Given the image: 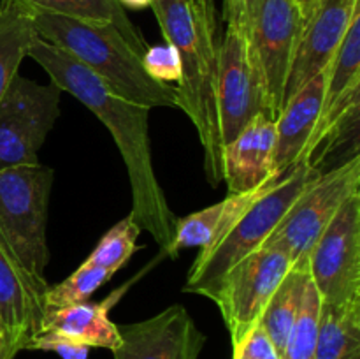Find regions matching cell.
I'll return each instance as SVG.
<instances>
[{
  "label": "cell",
  "instance_id": "cell-1",
  "mask_svg": "<svg viewBox=\"0 0 360 359\" xmlns=\"http://www.w3.org/2000/svg\"><path fill=\"white\" fill-rule=\"evenodd\" d=\"M49 80L90 109L111 132L129 172L132 189L130 218L141 231L167 250L174 236L178 217L172 213L164 189L155 175L150 143V108L120 97L88 67L74 56L37 35L28 49Z\"/></svg>",
  "mask_w": 360,
  "mask_h": 359
},
{
  "label": "cell",
  "instance_id": "cell-2",
  "mask_svg": "<svg viewBox=\"0 0 360 359\" xmlns=\"http://www.w3.org/2000/svg\"><path fill=\"white\" fill-rule=\"evenodd\" d=\"M165 42L181 60V80L176 84V108L181 109L199 134L207 182H224L221 139L218 125V67L220 23L214 0H151Z\"/></svg>",
  "mask_w": 360,
  "mask_h": 359
},
{
  "label": "cell",
  "instance_id": "cell-3",
  "mask_svg": "<svg viewBox=\"0 0 360 359\" xmlns=\"http://www.w3.org/2000/svg\"><path fill=\"white\" fill-rule=\"evenodd\" d=\"M32 16L39 37L74 56L120 97L150 109L176 108V87L148 76L116 27L39 9H32Z\"/></svg>",
  "mask_w": 360,
  "mask_h": 359
},
{
  "label": "cell",
  "instance_id": "cell-4",
  "mask_svg": "<svg viewBox=\"0 0 360 359\" xmlns=\"http://www.w3.org/2000/svg\"><path fill=\"white\" fill-rule=\"evenodd\" d=\"M320 175L319 165L302 158L287 175L274 180L220 241L200 250L186 275L185 292L213 299L225 275L267 241L295 199Z\"/></svg>",
  "mask_w": 360,
  "mask_h": 359
},
{
  "label": "cell",
  "instance_id": "cell-5",
  "mask_svg": "<svg viewBox=\"0 0 360 359\" xmlns=\"http://www.w3.org/2000/svg\"><path fill=\"white\" fill-rule=\"evenodd\" d=\"M224 20L241 27L276 122L306 16L295 0H225Z\"/></svg>",
  "mask_w": 360,
  "mask_h": 359
},
{
  "label": "cell",
  "instance_id": "cell-6",
  "mask_svg": "<svg viewBox=\"0 0 360 359\" xmlns=\"http://www.w3.org/2000/svg\"><path fill=\"white\" fill-rule=\"evenodd\" d=\"M53 176V169L41 162L0 169V234L42 291L49 285L46 229Z\"/></svg>",
  "mask_w": 360,
  "mask_h": 359
},
{
  "label": "cell",
  "instance_id": "cell-7",
  "mask_svg": "<svg viewBox=\"0 0 360 359\" xmlns=\"http://www.w3.org/2000/svg\"><path fill=\"white\" fill-rule=\"evenodd\" d=\"M360 192V157L354 153L345 164L322 172L285 213L262 246L287 253L294 267L308 266L313 246L345 201Z\"/></svg>",
  "mask_w": 360,
  "mask_h": 359
},
{
  "label": "cell",
  "instance_id": "cell-8",
  "mask_svg": "<svg viewBox=\"0 0 360 359\" xmlns=\"http://www.w3.org/2000/svg\"><path fill=\"white\" fill-rule=\"evenodd\" d=\"M62 88L18 74L0 101V169L39 164V151L60 116Z\"/></svg>",
  "mask_w": 360,
  "mask_h": 359
},
{
  "label": "cell",
  "instance_id": "cell-9",
  "mask_svg": "<svg viewBox=\"0 0 360 359\" xmlns=\"http://www.w3.org/2000/svg\"><path fill=\"white\" fill-rule=\"evenodd\" d=\"M292 267L294 264L287 253L271 246H260L225 275L211 301L217 303L224 317L232 347L259 324L271 296Z\"/></svg>",
  "mask_w": 360,
  "mask_h": 359
},
{
  "label": "cell",
  "instance_id": "cell-10",
  "mask_svg": "<svg viewBox=\"0 0 360 359\" xmlns=\"http://www.w3.org/2000/svg\"><path fill=\"white\" fill-rule=\"evenodd\" d=\"M308 273L322 303L360 301V192L345 201L313 246Z\"/></svg>",
  "mask_w": 360,
  "mask_h": 359
},
{
  "label": "cell",
  "instance_id": "cell-11",
  "mask_svg": "<svg viewBox=\"0 0 360 359\" xmlns=\"http://www.w3.org/2000/svg\"><path fill=\"white\" fill-rule=\"evenodd\" d=\"M225 25L224 39L220 41L217 92L221 150L255 116L267 115L273 118L262 77L241 27L232 20H225Z\"/></svg>",
  "mask_w": 360,
  "mask_h": 359
},
{
  "label": "cell",
  "instance_id": "cell-12",
  "mask_svg": "<svg viewBox=\"0 0 360 359\" xmlns=\"http://www.w3.org/2000/svg\"><path fill=\"white\" fill-rule=\"evenodd\" d=\"M115 359H199L207 338L188 310L171 305L150 319L118 326Z\"/></svg>",
  "mask_w": 360,
  "mask_h": 359
},
{
  "label": "cell",
  "instance_id": "cell-13",
  "mask_svg": "<svg viewBox=\"0 0 360 359\" xmlns=\"http://www.w3.org/2000/svg\"><path fill=\"white\" fill-rule=\"evenodd\" d=\"M359 11L360 0H319L302 27L285 88V102L329 67Z\"/></svg>",
  "mask_w": 360,
  "mask_h": 359
},
{
  "label": "cell",
  "instance_id": "cell-14",
  "mask_svg": "<svg viewBox=\"0 0 360 359\" xmlns=\"http://www.w3.org/2000/svg\"><path fill=\"white\" fill-rule=\"evenodd\" d=\"M327 69L302 84L278 115L273 165L278 178L287 175L299 160L309 158L313 139L326 106Z\"/></svg>",
  "mask_w": 360,
  "mask_h": 359
},
{
  "label": "cell",
  "instance_id": "cell-15",
  "mask_svg": "<svg viewBox=\"0 0 360 359\" xmlns=\"http://www.w3.org/2000/svg\"><path fill=\"white\" fill-rule=\"evenodd\" d=\"M276 125L267 115H259L221 150V171L229 194H241L266 187L278 180L273 165Z\"/></svg>",
  "mask_w": 360,
  "mask_h": 359
},
{
  "label": "cell",
  "instance_id": "cell-16",
  "mask_svg": "<svg viewBox=\"0 0 360 359\" xmlns=\"http://www.w3.org/2000/svg\"><path fill=\"white\" fill-rule=\"evenodd\" d=\"M42 291L0 234V317L20 351L27 348L42 319Z\"/></svg>",
  "mask_w": 360,
  "mask_h": 359
},
{
  "label": "cell",
  "instance_id": "cell-17",
  "mask_svg": "<svg viewBox=\"0 0 360 359\" xmlns=\"http://www.w3.org/2000/svg\"><path fill=\"white\" fill-rule=\"evenodd\" d=\"M271 183L257 190H250V192L229 194L220 203L211 204V206L193 211V213L186 215V217L178 218L174 236H172V241L169 248L165 250V253L176 257L185 248L206 250L213 246L214 243L220 241L227 234L229 229L262 196L264 190Z\"/></svg>",
  "mask_w": 360,
  "mask_h": 359
},
{
  "label": "cell",
  "instance_id": "cell-18",
  "mask_svg": "<svg viewBox=\"0 0 360 359\" xmlns=\"http://www.w3.org/2000/svg\"><path fill=\"white\" fill-rule=\"evenodd\" d=\"M120 292L122 291H116L112 298L101 303L84 301L63 308L46 310L37 333H53L90 348L98 347L115 351L120 345V331L118 326L109 319V310Z\"/></svg>",
  "mask_w": 360,
  "mask_h": 359
},
{
  "label": "cell",
  "instance_id": "cell-19",
  "mask_svg": "<svg viewBox=\"0 0 360 359\" xmlns=\"http://www.w3.org/2000/svg\"><path fill=\"white\" fill-rule=\"evenodd\" d=\"M35 37L30 6L25 0H0V101L20 74Z\"/></svg>",
  "mask_w": 360,
  "mask_h": 359
},
{
  "label": "cell",
  "instance_id": "cell-20",
  "mask_svg": "<svg viewBox=\"0 0 360 359\" xmlns=\"http://www.w3.org/2000/svg\"><path fill=\"white\" fill-rule=\"evenodd\" d=\"M315 359H360V301L322 303Z\"/></svg>",
  "mask_w": 360,
  "mask_h": 359
},
{
  "label": "cell",
  "instance_id": "cell-21",
  "mask_svg": "<svg viewBox=\"0 0 360 359\" xmlns=\"http://www.w3.org/2000/svg\"><path fill=\"white\" fill-rule=\"evenodd\" d=\"M25 2L32 9L94 21V23H109L118 28L120 34L137 55L143 56L148 49V42L144 41L143 34L130 21L125 7L118 0H25Z\"/></svg>",
  "mask_w": 360,
  "mask_h": 359
},
{
  "label": "cell",
  "instance_id": "cell-22",
  "mask_svg": "<svg viewBox=\"0 0 360 359\" xmlns=\"http://www.w3.org/2000/svg\"><path fill=\"white\" fill-rule=\"evenodd\" d=\"M308 278V266L292 267L290 273L285 277L280 287L276 289V292L271 296L269 303H267L266 310L259 320V324L264 327L280 355L283 354L285 344H287V338L290 334L292 326H294Z\"/></svg>",
  "mask_w": 360,
  "mask_h": 359
},
{
  "label": "cell",
  "instance_id": "cell-23",
  "mask_svg": "<svg viewBox=\"0 0 360 359\" xmlns=\"http://www.w3.org/2000/svg\"><path fill=\"white\" fill-rule=\"evenodd\" d=\"M320 308H322V298L313 285L311 278H308L281 359H315Z\"/></svg>",
  "mask_w": 360,
  "mask_h": 359
},
{
  "label": "cell",
  "instance_id": "cell-24",
  "mask_svg": "<svg viewBox=\"0 0 360 359\" xmlns=\"http://www.w3.org/2000/svg\"><path fill=\"white\" fill-rule=\"evenodd\" d=\"M112 271L105 267L88 266L81 264L72 275L56 285H48L42 294V313L46 310L63 308V306L77 305V303L88 301L97 289H101L105 282L112 278Z\"/></svg>",
  "mask_w": 360,
  "mask_h": 359
},
{
  "label": "cell",
  "instance_id": "cell-25",
  "mask_svg": "<svg viewBox=\"0 0 360 359\" xmlns=\"http://www.w3.org/2000/svg\"><path fill=\"white\" fill-rule=\"evenodd\" d=\"M141 234V229L136 222L127 215L120 222H116L108 232L101 238L90 256L86 257L84 264L88 266L105 267V270L116 273L122 270L130 257L137 250V238Z\"/></svg>",
  "mask_w": 360,
  "mask_h": 359
},
{
  "label": "cell",
  "instance_id": "cell-26",
  "mask_svg": "<svg viewBox=\"0 0 360 359\" xmlns=\"http://www.w3.org/2000/svg\"><path fill=\"white\" fill-rule=\"evenodd\" d=\"M141 62L148 76L155 81L178 84L181 80V60L174 46L167 42L164 46H148L144 55L141 56Z\"/></svg>",
  "mask_w": 360,
  "mask_h": 359
},
{
  "label": "cell",
  "instance_id": "cell-27",
  "mask_svg": "<svg viewBox=\"0 0 360 359\" xmlns=\"http://www.w3.org/2000/svg\"><path fill=\"white\" fill-rule=\"evenodd\" d=\"M25 351H44L55 352L62 359H88L90 347L69 338L58 336L53 333H37L30 338Z\"/></svg>",
  "mask_w": 360,
  "mask_h": 359
},
{
  "label": "cell",
  "instance_id": "cell-28",
  "mask_svg": "<svg viewBox=\"0 0 360 359\" xmlns=\"http://www.w3.org/2000/svg\"><path fill=\"white\" fill-rule=\"evenodd\" d=\"M232 354L245 359H281L276 347L260 324H257L238 345L232 347Z\"/></svg>",
  "mask_w": 360,
  "mask_h": 359
},
{
  "label": "cell",
  "instance_id": "cell-29",
  "mask_svg": "<svg viewBox=\"0 0 360 359\" xmlns=\"http://www.w3.org/2000/svg\"><path fill=\"white\" fill-rule=\"evenodd\" d=\"M18 352H20V348L14 345L13 338H11L9 331H7L6 324L0 317V359H14Z\"/></svg>",
  "mask_w": 360,
  "mask_h": 359
},
{
  "label": "cell",
  "instance_id": "cell-30",
  "mask_svg": "<svg viewBox=\"0 0 360 359\" xmlns=\"http://www.w3.org/2000/svg\"><path fill=\"white\" fill-rule=\"evenodd\" d=\"M123 7H132V9H144L150 7L151 0H118Z\"/></svg>",
  "mask_w": 360,
  "mask_h": 359
},
{
  "label": "cell",
  "instance_id": "cell-31",
  "mask_svg": "<svg viewBox=\"0 0 360 359\" xmlns=\"http://www.w3.org/2000/svg\"><path fill=\"white\" fill-rule=\"evenodd\" d=\"M295 2H297V6L301 7V11L304 13V16H308V14L313 11V7L319 4V0H295Z\"/></svg>",
  "mask_w": 360,
  "mask_h": 359
},
{
  "label": "cell",
  "instance_id": "cell-32",
  "mask_svg": "<svg viewBox=\"0 0 360 359\" xmlns=\"http://www.w3.org/2000/svg\"><path fill=\"white\" fill-rule=\"evenodd\" d=\"M232 359H245V358H239V355H234V354H232Z\"/></svg>",
  "mask_w": 360,
  "mask_h": 359
},
{
  "label": "cell",
  "instance_id": "cell-33",
  "mask_svg": "<svg viewBox=\"0 0 360 359\" xmlns=\"http://www.w3.org/2000/svg\"><path fill=\"white\" fill-rule=\"evenodd\" d=\"M229 2H243V0H229Z\"/></svg>",
  "mask_w": 360,
  "mask_h": 359
}]
</instances>
